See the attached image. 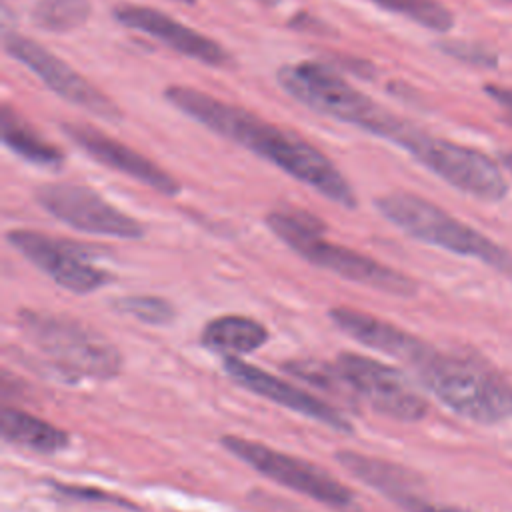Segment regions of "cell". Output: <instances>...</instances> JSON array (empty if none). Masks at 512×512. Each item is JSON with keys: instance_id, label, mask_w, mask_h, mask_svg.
Returning <instances> with one entry per match:
<instances>
[{"instance_id": "cell-7", "label": "cell", "mask_w": 512, "mask_h": 512, "mask_svg": "<svg viewBox=\"0 0 512 512\" xmlns=\"http://www.w3.org/2000/svg\"><path fill=\"white\" fill-rule=\"evenodd\" d=\"M392 142L464 194L488 202H498L508 194L500 166L476 148L430 136L408 120L402 122Z\"/></svg>"}, {"instance_id": "cell-9", "label": "cell", "mask_w": 512, "mask_h": 512, "mask_svg": "<svg viewBox=\"0 0 512 512\" xmlns=\"http://www.w3.org/2000/svg\"><path fill=\"white\" fill-rule=\"evenodd\" d=\"M336 368L344 378V384L350 386L372 410L402 422H416L426 416V400L394 366L362 354L342 352Z\"/></svg>"}, {"instance_id": "cell-3", "label": "cell", "mask_w": 512, "mask_h": 512, "mask_svg": "<svg viewBox=\"0 0 512 512\" xmlns=\"http://www.w3.org/2000/svg\"><path fill=\"white\" fill-rule=\"evenodd\" d=\"M270 230L308 262L346 280L394 296L416 294V282L378 260L324 238V224L304 210H276L266 216Z\"/></svg>"}, {"instance_id": "cell-20", "label": "cell", "mask_w": 512, "mask_h": 512, "mask_svg": "<svg viewBox=\"0 0 512 512\" xmlns=\"http://www.w3.org/2000/svg\"><path fill=\"white\" fill-rule=\"evenodd\" d=\"M0 136L6 148H10L22 160L44 166L58 168L64 160L62 152L44 140L22 116H18L8 104L2 106L0 112Z\"/></svg>"}, {"instance_id": "cell-18", "label": "cell", "mask_w": 512, "mask_h": 512, "mask_svg": "<svg viewBox=\"0 0 512 512\" xmlns=\"http://www.w3.org/2000/svg\"><path fill=\"white\" fill-rule=\"evenodd\" d=\"M0 434L6 442L40 454H56L68 446V434L58 426L20 408H2Z\"/></svg>"}, {"instance_id": "cell-25", "label": "cell", "mask_w": 512, "mask_h": 512, "mask_svg": "<svg viewBox=\"0 0 512 512\" xmlns=\"http://www.w3.org/2000/svg\"><path fill=\"white\" fill-rule=\"evenodd\" d=\"M56 490L60 494H66L70 498H82V500H104V502H112V504H118V506H132L130 502L114 496V494H106L102 490H96V488H86V486H68V484H54Z\"/></svg>"}, {"instance_id": "cell-6", "label": "cell", "mask_w": 512, "mask_h": 512, "mask_svg": "<svg viewBox=\"0 0 512 512\" xmlns=\"http://www.w3.org/2000/svg\"><path fill=\"white\" fill-rule=\"evenodd\" d=\"M20 324L34 346L66 376L106 380L122 366L116 346L74 318L24 310Z\"/></svg>"}, {"instance_id": "cell-4", "label": "cell", "mask_w": 512, "mask_h": 512, "mask_svg": "<svg viewBox=\"0 0 512 512\" xmlns=\"http://www.w3.org/2000/svg\"><path fill=\"white\" fill-rule=\"evenodd\" d=\"M376 208L386 220L420 242L480 260L502 274H512V252L508 248L422 196L390 192L376 198Z\"/></svg>"}, {"instance_id": "cell-30", "label": "cell", "mask_w": 512, "mask_h": 512, "mask_svg": "<svg viewBox=\"0 0 512 512\" xmlns=\"http://www.w3.org/2000/svg\"><path fill=\"white\" fill-rule=\"evenodd\" d=\"M510 122H512V120H510Z\"/></svg>"}, {"instance_id": "cell-22", "label": "cell", "mask_w": 512, "mask_h": 512, "mask_svg": "<svg viewBox=\"0 0 512 512\" xmlns=\"http://www.w3.org/2000/svg\"><path fill=\"white\" fill-rule=\"evenodd\" d=\"M372 4L400 14L434 32H448L454 26V14L440 0H370Z\"/></svg>"}, {"instance_id": "cell-16", "label": "cell", "mask_w": 512, "mask_h": 512, "mask_svg": "<svg viewBox=\"0 0 512 512\" xmlns=\"http://www.w3.org/2000/svg\"><path fill=\"white\" fill-rule=\"evenodd\" d=\"M328 316L344 334H348L356 342L384 354L402 358L408 364H412L428 348L426 342L412 336L410 332L356 308L338 306L332 308Z\"/></svg>"}, {"instance_id": "cell-21", "label": "cell", "mask_w": 512, "mask_h": 512, "mask_svg": "<svg viewBox=\"0 0 512 512\" xmlns=\"http://www.w3.org/2000/svg\"><path fill=\"white\" fill-rule=\"evenodd\" d=\"M90 12L88 0H38L32 8V20L42 30L62 34L84 24Z\"/></svg>"}, {"instance_id": "cell-24", "label": "cell", "mask_w": 512, "mask_h": 512, "mask_svg": "<svg viewBox=\"0 0 512 512\" xmlns=\"http://www.w3.org/2000/svg\"><path fill=\"white\" fill-rule=\"evenodd\" d=\"M438 48L452 56L458 58L462 62L474 64V66H484V68H494L498 64V56L480 44L474 42H464V40H446V42H438Z\"/></svg>"}, {"instance_id": "cell-11", "label": "cell", "mask_w": 512, "mask_h": 512, "mask_svg": "<svg viewBox=\"0 0 512 512\" xmlns=\"http://www.w3.org/2000/svg\"><path fill=\"white\" fill-rule=\"evenodd\" d=\"M36 202L56 220L88 234L140 238L144 226L82 184L52 182L36 188Z\"/></svg>"}, {"instance_id": "cell-29", "label": "cell", "mask_w": 512, "mask_h": 512, "mask_svg": "<svg viewBox=\"0 0 512 512\" xmlns=\"http://www.w3.org/2000/svg\"><path fill=\"white\" fill-rule=\"evenodd\" d=\"M176 2H182V4H194L196 0H176Z\"/></svg>"}, {"instance_id": "cell-13", "label": "cell", "mask_w": 512, "mask_h": 512, "mask_svg": "<svg viewBox=\"0 0 512 512\" xmlns=\"http://www.w3.org/2000/svg\"><path fill=\"white\" fill-rule=\"evenodd\" d=\"M60 128L80 150H84L96 162H100L116 172H122L130 178L154 188L160 194L174 196L180 192V184L172 174H168L164 168L154 164L150 158H146L140 152L132 150L130 146L122 144L120 140H116L88 124L64 122Z\"/></svg>"}, {"instance_id": "cell-27", "label": "cell", "mask_w": 512, "mask_h": 512, "mask_svg": "<svg viewBox=\"0 0 512 512\" xmlns=\"http://www.w3.org/2000/svg\"><path fill=\"white\" fill-rule=\"evenodd\" d=\"M484 92H486L494 102H498L502 108H506V110L512 112V88L488 84V86H484Z\"/></svg>"}, {"instance_id": "cell-2", "label": "cell", "mask_w": 512, "mask_h": 512, "mask_svg": "<svg viewBox=\"0 0 512 512\" xmlns=\"http://www.w3.org/2000/svg\"><path fill=\"white\" fill-rule=\"evenodd\" d=\"M410 366L424 388L454 414L478 424L512 418V384L486 362L428 346Z\"/></svg>"}, {"instance_id": "cell-1", "label": "cell", "mask_w": 512, "mask_h": 512, "mask_svg": "<svg viewBox=\"0 0 512 512\" xmlns=\"http://www.w3.org/2000/svg\"><path fill=\"white\" fill-rule=\"evenodd\" d=\"M164 98L198 124L262 156L328 200L344 208L356 206L354 190L342 172L324 152L300 136L190 86H170Z\"/></svg>"}, {"instance_id": "cell-14", "label": "cell", "mask_w": 512, "mask_h": 512, "mask_svg": "<svg viewBox=\"0 0 512 512\" xmlns=\"http://www.w3.org/2000/svg\"><path fill=\"white\" fill-rule=\"evenodd\" d=\"M224 370L236 384H240L242 388H246L266 400H272L288 410H294L302 416L322 422L338 432H352L348 418L344 414H340L338 408L312 396L310 392H304V390L292 386L290 382H286L278 376H272L270 372H266L258 366H252V364L240 360L238 356H224Z\"/></svg>"}, {"instance_id": "cell-10", "label": "cell", "mask_w": 512, "mask_h": 512, "mask_svg": "<svg viewBox=\"0 0 512 512\" xmlns=\"http://www.w3.org/2000/svg\"><path fill=\"white\" fill-rule=\"evenodd\" d=\"M2 42L6 54L22 62L66 102L84 108L86 112L106 122L122 120V110L112 98H108L100 88L90 84L82 74H78L72 66H68L64 60H60L36 40L26 38L18 32H4Z\"/></svg>"}, {"instance_id": "cell-12", "label": "cell", "mask_w": 512, "mask_h": 512, "mask_svg": "<svg viewBox=\"0 0 512 512\" xmlns=\"http://www.w3.org/2000/svg\"><path fill=\"white\" fill-rule=\"evenodd\" d=\"M8 242L62 288L88 294L110 282V274L90 262L92 250L36 230H10Z\"/></svg>"}, {"instance_id": "cell-19", "label": "cell", "mask_w": 512, "mask_h": 512, "mask_svg": "<svg viewBox=\"0 0 512 512\" xmlns=\"http://www.w3.org/2000/svg\"><path fill=\"white\" fill-rule=\"evenodd\" d=\"M268 340V330L254 318L228 314L210 320L202 330V344L224 356L248 354Z\"/></svg>"}, {"instance_id": "cell-23", "label": "cell", "mask_w": 512, "mask_h": 512, "mask_svg": "<svg viewBox=\"0 0 512 512\" xmlns=\"http://www.w3.org/2000/svg\"><path fill=\"white\" fill-rule=\"evenodd\" d=\"M114 308L122 314H130L146 324H168L174 318L170 302L158 296H122L114 302Z\"/></svg>"}, {"instance_id": "cell-17", "label": "cell", "mask_w": 512, "mask_h": 512, "mask_svg": "<svg viewBox=\"0 0 512 512\" xmlns=\"http://www.w3.org/2000/svg\"><path fill=\"white\" fill-rule=\"evenodd\" d=\"M336 460L350 470L360 482L368 484L370 488H374L376 492L388 496L390 500H394L398 506H402L404 502H408L410 498L420 494L422 482L420 478L382 458H374V456H364L352 450H340L336 452Z\"/></svg>"}, {"instance_id": "cell-15", "label": "cell", "mask_w": 512, "mask_h": 512, "mask_svg": "<svg viewBox=\"0 0 512 512\" xmlns=\"http://www.w3.org/2000/svg\"><path fill=\"white\" fill-rule=\"evenodd\" d=\"M114 18L126 28L140 30L150 38L162 42L178 54L194 58L208 66H224L228 62L226 50L212 38L200 34L198 30L170 18L168 14L134 4H120L114 8Z\"/></svg>"}, {"instance_id": "cell-28", "label": "cell", "mask_w": 512, "mask_h": 512, "mask_svg": "<svg viewBox=\"0 0 512 512\" xmlns=\"http://www.w3.org/2000/svg\"><path fill=\"white\" fill-rule=\"evenodd\" d=\"M500 162L504 164V168H506L508 172H512V150L500 152Z\"/></svg>"}, {"instance_id": "cell-5", "label": "cell", "mask_w": 512, "mask_h": 512, "mask_svg": "<svg viewBox=\"0 0 512 512\" xmlns=\"http://www.w3.org/2000/svg\"><path fill=\"white\" fill-rule=\"evenodd\" d=\"M278 84L314 112L354 124L374 136L392 140L404 118L374 102L362 90L318 62L286 64L278 70Z\"/></svg>"}, {"instance_id": "cell-26", "label": "cell", "mask_w": 512, "mask_h": 512, "mask_svg": "<svg viewBox=\"0 0 512 512\" xmlns=\"http://www.w3.org/2000/svg\"><path fill=\"white\" fill-rule=\"evenodd\" d=\"M400 508H404L406 512H470L464 508H456V506H444V504H434L430 500H426L422 494L410 498L408 502H404Z\"/></svg>"}, {"instance_id": "cell-8", "label": "cell", "mask_w": 512, "mask_h": 512, "mask_svg": "<svg viewBox=\"0 0 512 512\" xmlns=\"http://www.w3.org/2000/svg\"><path fill=\"white\" fill-rule=\"evenodd\" d=\"M222 446L262 476L294 492L318 500L338 512H360L354 492H350L340 480L332 478L326 470L306 460L240 436H222Z\"/></svg>"}]
</instances>
